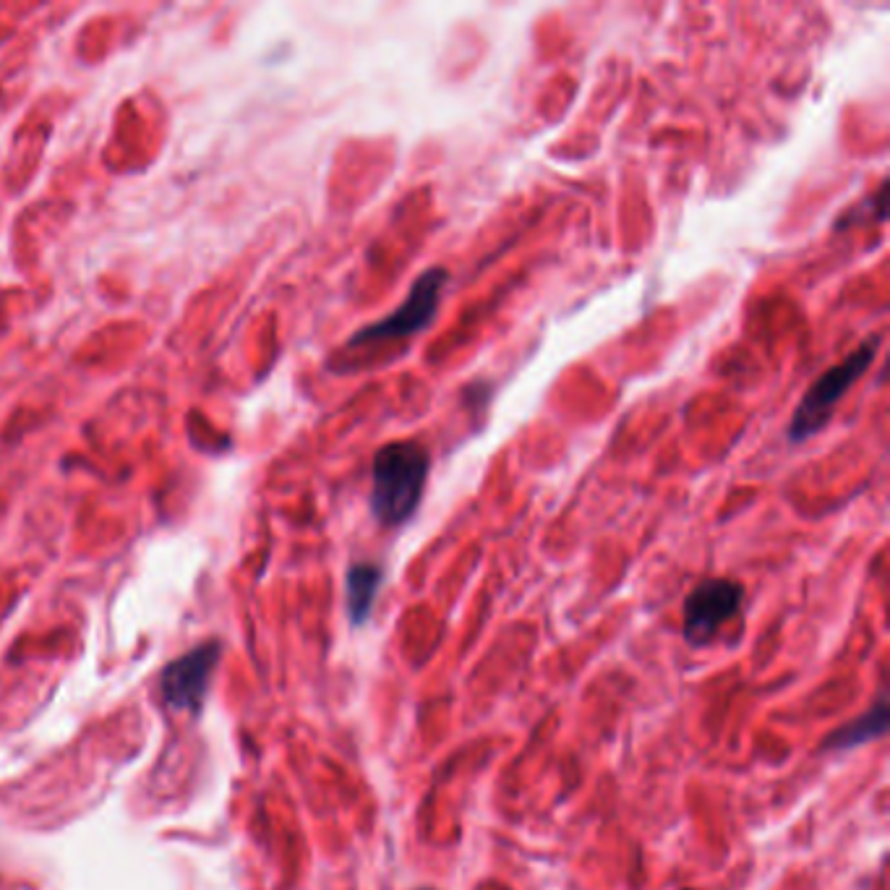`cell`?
Listing matches in <instances>:
<instances>
[{
	"label": "cell",
	"mask_w": 890,
	"mask_h": 890,
	"mask_svg": "<svg viewBox=\"0 0 890 890\" xmlns=\"http://www.w3.org/2000/svg\"><path fill=\"white\" fill-rule=\"evenodd\" d=\"M220 658V643H204L172 660L162 671V698L176 710H197L206 698L214 666Z\"/></svg>",
	"instance_id": "5b68a950"
},
{
	"label": "cell",
	"mask_w": 890,
	"mask_h": 890,
	"mask_svg": "<svg viewBox=\"0 0 890 890\" xmlns=\"http://www.w3.org/2000/svg\"><path fill=\"white\" fill-rule=\"evenodd\" d=\"M886 729H888V706L886 702H878L870 713L859 716L857 721L849 723V727L838 729L836 734L825 739V746H828V750H851V746L865 744L870 742V739L880 737Z\"/></svg>",
	"instance_id": "52a82bcc"
},
{
	"label": "cell",
	"mask_w": 890,
	"mask_h": 890,
	"mask_svg": "<svg viewBox=\"0 0 890 890\" xmlns=\"http://www.w3.org/2000/svg\"><path fill=\"white\" fill-rule=\"evenodd\" d=\"M384 570L379 564L358 562L348 570L345 578V593H348V614L353 624H363L371 616L373 601L382 587Z\"/></svg>",
	"instance_id": "8992f818"
},
{
	"label": "cell",
	"mask_w": 890,
	"mask_h": 890,
	"mask_svg": "<svg viewBox=\"0 0 890 890\" xmlns=\"http://www.w3.org/2000/svg\"><path fill=\"white\" fill-rule=\"evenodd\" d=\"M431 470L428 449L415 439L384 444L371 465V515L379 526L400 528L421 507Z\"/></svg>",
	"instance_id": "6da1fadb"
},
{
	"label": "cell",
	"mask_w": 890,
	"mask_h": 890,
	"mask_svg": "<svg viewBox=\"0 0 890 890\" xmlns=\"http://www.w3.org/2000/svg\"><path fill=\"white\" fill-rule=\"evenodd\" d=\"M744 601V587L737 580L710 578L695 585L685 601V637L687 643L702 645L729 622Z\"/></svg>",
	"instance_id": "277c9868"
},
{
	"label": "cell",
	"mask_w": 890,
	"mask_h": 890,
	"mask_svg": "<svg viewBox=\"0 0 890 890\" xmlns=\"http://www.w3.org/2000/svg\"><path fill=\"white\" fill-rule=\"evenodd\" d=\"M447 283L449 272L444 267H431L426 272H421V275L413 279L411 290H407V298L402 300L390 316L358 329V332L348 340V345L350 348H358V345L400 340V337L423 332V329L431 327V321L436 319V311H439L442 304V293Z\"/></svg>",
	"instance_id": "3957f363"
},
{
	"label": "cell",
	"mask_w": 890,
	"mask_h": 890,
	"mask_svg": "<svg viewBox=\"0 0 890 890\" xmlns=\"http://www.w3.org/2000/svg\"><path fill=\"white\" fill-rule=\"evenodd\" d=\"M878 348H880V335H875L870 340L861 342L857 350H851L841 363H836L833 369L825 371L817 382H813V386L804 392L799 405H796L792 423H788V439L794 444L807 442L828 426L836 405L841 402L844 394L851 390L861 373L870 369Z\"/></svg>",
	"instance_id": "7a4b0ae2"
}]
</instances>
